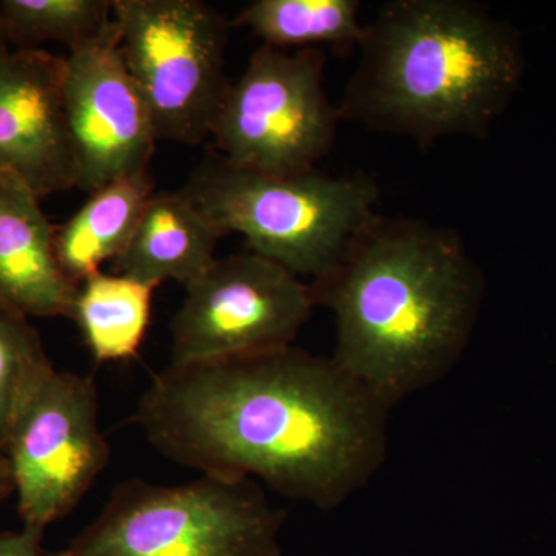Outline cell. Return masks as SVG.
<instances>
[{
  "mask_svg": "<svg viewBox=\"0 0 556 556\" xmlns=\"http://www.w3.org/2000/svg\"><path fill=\"white\" fill-rule=\"evenodd\" d=\"M388 408L295 346L163 369L131 417L161 455L206 477L257 478L331 510L378 473Z\"/></svg>",
  "mask_w": 556,
  "mask_h": 556,
  "instance_id": "1",
  "label": "cell"
},
{
  "mask_svg": "<svg viewBox=\"0 0 556 556\" xmlns=\"http://www.w3.org/2000/svg\"><path fill=\"white\" fill-rule=\"evenodd\" d=\"M309 287L334 316L331 357L388 409L448 375L484 298L481 269L455 230L382 215Z\"/></svg>",
  "mask_w": 556,
  "mask_h": 556,
  "instance_id": "2",
  "label": "cell"
},
{
  "mask_svg": "<svg viewBox=\"0 0 556 556\" xmlns=\"http://www.w3.org/2000/svg\"><path fill=\"white\" fill-rule=\"evenodd\" d=\"M340 118L431 144L485 138L525 72L518 31L468 0H393L367 24Z\"/></svg>",
  "mask_w": 556,
  "mask_h": 556,
  "instance_id": "3",
  "label": "cell"
},
{
  "mask_svg": "<svg viewBox=\"0 0 556 556\" xmlns=\"http://www.w3.org/2000/svg\"><path fill=\"white\" fill-rule=\"evenodd\" d=\"M223 233L292 274L321 280L379 217V186L367 174L280 177L243 169L212 152L181 190Z\"/></svg>",
  "mask_w": 556,
  "mask_h": 556,
  "instance_id": "4",
  "label": "cell"
},
{
  "mask_svg": "<svg viewBox=\"0 0 556 556\" xmlns=\"http://www.w3.org/2000/svg\"><path fill=\"white\" fill-rule=\"evenodd\" d=\"M285 514L252 479L121 482L100 517L54 556H280Z\"/></svg>",
  "mask_w": 556,
  "mask_h": 556,
  "instance_id": "5",
  "label": "cell"
},
{
  "mask_svg": "<svg viewBox=\"0 0 556 556\" xmlns=\"http://www.w3.org/2000/svg\"><path fill=\"white\" fill-rule=\"evenodd\" d=\"M320 49L258 47L228 89L212 124L215 152L262 174L316 170L338 135L340 113L325 90Z\"/></svg>",
  "mask_w": 556,
  "mask_h": 556,
  "instance_id": "6",
  "label": "cell"
},
{
  "mask_svg": "<svg viewBox=\"0 0 556 556\" xmlns=\"http://www.w3.org/2000/svg\"><path fill=\"white\" fill-rule=\"evenodd\" d=\"M119 49L160 139L200 144L228 89L229 24L200 0H113Z\"/></svg>",
  "mask_w": 556,
  "mask_h": 556,
  "instance_id": "7",
  "label": "cell"
},
{
  "mask_svg": "<svg viewBox=\"0 0 556 556\" xmlns=\"http://www.w3.org/2000/svg\"><path fill=\"white\" fill-rule=\"evenodd\" d=\"M172 318V361H217L292 346L313 313L309 283L247 251L215 258Z\"/></svg>",
  "mask_w": 556,
  "mask_h": 556,
  "instance_id": "8",
  "label": "cell"
},
{
  "mask_svg": "<svg viewBox=\"0 0 556 556\" xmlns=\"http://www.w3.org/2000/svg\"><path fill=\"white\" fill-rule=\"evenodd\" d=\"M3 453L22 525L46 532L67 517L110 459L93 378L54 368L25 402Z\"/></svg>",
  "mask_w": 556,
  "mask_h": 556,
  "instance_id": "9",
  "label": "cell"
},
{
  "mask_svg": "<svg viewBox=\"0 0 556 556\" xmlns=\"http://www.w3.org/2000/svg\"><path fill=\"white\" fill-rule=\"evenodd\" d=\"M65 60V116L78 188L91 193L148 172L160 138L121 54L115 20L104 35L70 51Z\"/></svg>",
  "mask_w": 556,
  "mask_h": 556,
  "instance_id": "10",
  "label": "cell"
},
{
  "mask_svg": "<svg viewBox=\"0 0 556 556\" xmlns=\"http://www.w3.org/2000/svg\"><path fill=\"white\" fill-rule=\"evenodd\" d=\"M65 56L11 50L0 60V170L39 197L78 188L65 116Z\"/></svg>",
  "mask_w": 556,
  "mask_h": 556,
  "instance_id": "11",
  "label": "cell"
},
{
  "mask_svg": "<svg viewBox=\"0 0 556 556\" xmlns=\"http://www.w3.org/2000/svg\"><path fill=\"white\" fill-rule=\"evenodd\" d=\"M54 230L39 197L0 170V300L27 317L72 313L78 285L61 269Z\"/></svg>",
  "mask_w": 556,
  "mask_h": 556,
  "instance_id": "12",
  "label": "cell"
},
{
  "mask_svg": "<svg viewBox=\"0 0 556 556\" xmlns=\"http://www.w3.org/2000/svg\"><path fill=\"white\" fill-rule=\"evenodd\" d=\"M223 233L182 192L153 193L129 243L113 260V273L160 287L188 288L214 262Z\"/></svg>",
  "mask_w": 556,
  "mask_h": 556,
  "instance_id": "13",
  "label": "cell"
},
{
  "mask_svg": "<svg viewBox=\"0 0 556 556\" xmlns=\"http://www.w3.org/2000/svg\"><path fill=\"white\" fill-rule=\"evenodd\" d=\"M153 193L149 172L116 179L91 192L79 211L54 230L58 262L73 283L118 257Z\"/></svg>",
  "mask_w": 556,
  "mask_h": 556,
  "instance_id": "14",
  "label": "cell"
},
{
  "mask_svg": "<svg viewBox=\"0 0 556 556\" xmlns=\"http://www.w3.org/2000/svg\"><path fill=\"white\" fill-rule=\"evenodd\" d=\"M155 285L121 274H93L80 281L70 318L98 364L138 356L152 316Z\"/></svg>",
  "mask_w": 556,
  "mask_h": 556,
  "instance_id": "15",
  "label": "cell"
},
{
  "mask_svg": "<svg viewBox=\"0 0 556 556\" xmlns=\"http://www.w3.org/2000/svg\"><path fill=\"white\" fill-rule=\"evenodd\" d=\"M361 10L357 0H255L241 10L237 25L278 50L358 46L367 31Z\"/></svg>",
  "mask_w": 556,
  "mask_h": 556,
  "instance_id": "16",
  "label": "cell"
},
{
  "mask_svg": "<svg viewBox=\"0 0 556 556\" xmlns=\"http://www.w3.org/2000/svg\"><path fill=\"white\" fill-rule=\"evenodd\" d=\"M113 0H0V24L16 50L64 43L70 51L109 30Z\"/></svg>",
  "mask_w": 556,
  "mask_h": 556,
  "instance_id": "17",
  "label": "cell"
},
{
  "mask_svg": "<svg viewBox=\"0 0 556 556\" xmlns=\"http://www.w3.org/2000/svg\"><path fill=\"white\" fill-rule=\"evenodd\" d=\"M40 336L25 314L0 300V450L25 402L53 371Z\"/></svg>",
  "mask_w": 556,
  "mask_h": 556,
  "instance_id": "18",
  "label": "cell"
},
{
  "mask_svg": "<svg viewBox=\"0 0 556 556\" xmlns=\"http://www.w3.org/2000/svg\"><path fill=\"white\" fill-rule=\"evenodd\" d=\"M42 530L22 527L20 532L0 533V556H54L42 547Z\"/></svg>",
  "mask_w": 556,
  "mask_h": 556,
  "instance_id": "19",
  "label": "cell"
},
{
  "mask_svg": "<svg viewBox=\"0 0 556 556\" xmlns=\"http://www.w3.org/2000/svg\"><path fill=\"white\" fill-rule=\"evenodd\" d=\"M14 493L13 478L5 453L0 450V506Z\"/></svg>",
  "mask_w": 556,
  "mask_h": 556,
  "instance_id": "20",
  "label": "cell"
},
{
  "mask_svg": "<svg viewBox=\"0 0 556 556\" xmlns=\"http://www.w3.org/2000/svg\"><path fill=\"white\" fill-rule=\"evenodd\" d=\"M11 51L9 40L5 38V33H3L2 24H0V60L7 56Z\"/></svg>",
  "mask_w": 556,
  "mask_h": 556,
  "instance_id": "21",
  "label": "cell"
}]
</instances>
